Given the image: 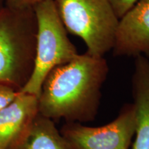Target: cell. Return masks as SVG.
<instances>
[{
	"label": "cell",
	"mask_w": 149,
	"mask_h": 149,
	"mask_svg": "<svg viewBox=\"0 0 149 149\" xmlns=\"http://www.w3.org/2000/svg\"><path fill=\"white\" fill-rule=\"evenodd\" d=\"M108 73L104 57L87 53L56 66L43 82L38 97L39 113L53 121L92 122L97 115Z\"/></svg>",
	"instance_id": "1"
},
{
	"label": "cell",
	"mask_w": 149,
	"mask_h": 149,
	"mask_svg": "<svg viewBox=\"0 0 149 149\" xmlns=\"http://www.w3.org/2000/svg\"><path fill=\"white\" fill-rule=\"evenodd\" d=\"M37 19L33 8L0 10V83L19 91L33 73Z\"/></svg>",
	"instance_id": "2"
},
{
	"label": "cell",
	"mask_w": 149,
	"mask_h": 149,
	"mask_svg": "<svg viewBox=\"0 0 149 149\" xmlns=\"http://www.w3.org/2000/svg\"><path fill=\"white\" fill-rule=\"evenodd\" d=\"M67 32L78 36L86 53L104 57L113 49L120 19L109 0H54Z\"/></svg>",
	"instance_id": "3"
},
{
	"label": "cell",
	"mask_w": 149,
	"mask_h": 149,
	"mask_svg": "<svg viewBox=\"0 0 149 149\" xmlns=\"http://www.w3.org/2000/svg\"><path fill=\"white\" fill-rule=\"evenodd\" d=\"M37 19L36 52L33 73L19 92L39 97L48 74L78 55L68 37L54 0H43L33 7Z\"/></svg>",
	"instance_id": "4"
},
{
	"label": "cell",
	"mask_w": 149,
	"mask_h": 149,
	"mask_svg": "<svg viewBox=\"0 0 149 149\" xmlns=\"http://www.w3.org/2000/svg\"><path fill=\"white\" fill-rule=\"evenodd\" d=\"M135 104H127L109 124L90 127L78 122H66L60 133L71 149H129L137 129Z\"/></svg>",
	"instance_id": "5"
},
{
	"label": "cell",
	"mask_w": 149,
	"mask_h": 149,
	"mask_svg": "<svg viewBox=\"0 0 149 149\" xmlns=\"http://www.w3.org/2000/svg\"><path fill=\"white\" fill-rule=\"evenodd\" d=\"M113 50L115 56L149 57V0H138L120 19Z\"/></svg>",
	"instance_id": "6"
},
{
	"label": "cell",
	"mask_w": 149,
	"mask_h": 149,
	"mask_svg": "<svg viewBox=\"0 0 149 149\" xmlns=\"http://www.w3.org/2000/svg\"><path fill=\"white\" fill-rule=\"evenodd\" d=\"M38 113V97L19 91L13 101L0 111V149L15 146Z\"/></svg>",
	"instance_id": "7"
},
{
	"label": "cell",
	"mask_w": 149,
	"mask_h": 149,
	"mask_svg": "<svg viewBox=\"0 0 149 149\" xmlns=\"http://www.w3.org/2000/svg\"><path fill=\"white\" fill-rule=\"evenodd\" d=\"M132 85L137 120L133 149H149V61L145 56L136 57Z\"/></svg>",
	"instance_id": "8"
},
{
	"label": "cell",
	"mask_w": 149,
	"mask_h": 149,
	"mask_svg": "<svg viewBox=\"0 0 149 149\" xmlns=\"http://www.w3.org/2000/svg\"><path fill=\"white\" fill-rule=\"evenodd\" d=\"M10 149H71L51 119L38 113L26 133Z\"/></svg>",
	"instance_id": "9"
},
{
	"label": "cell",
	"mask_w": 149,
	"mask_h": 149,
	"mask_svg": "<svg viewBox=\"0 0 149 149\" xmlns=\"http://www.w3.org/2000/svg\"><path fill=\"white\" fill-rule=\"evenodd\" d=\"M18 93L19 91L14 87L0 83V111L13 101Z\"/></svg>",
	"instance_id": "10"
},
{
	"label": "cell",
	"mask_w": 149,
	"mask_h": 149,
	"mask_svg": "<svg viewBox=\"0 0 149 149\" xmlns=\"http://www.w3.org/2000/svg\"><path fill=\"white\" fill-rule=\"evenodd\" d=\"M115 13L120 19L129 10L138 0H109Z\"/></svg>",
	"instance_id": "11"
},
{
	"label": "cell",
	"mask_w": 149,
	"mask_h": 149,
	"mask_svg": "<svg viewBox=\"0 0 149 149\" xmlns=\"http://www.w3.org/2000/svg\"><path fill=\"white\" fill-rule=\"evenodd\" d=\"M43 0H3L4 6L10 8L20 9L33 8Z\"/></svg>",
	"instance_id": "12"
},
{
	"label": "cell",
	"mask_w": 149,
	"mask_h": 149,
	"mask_svg": "<svg viewBox=\"0 0 149 149\" xmlns=\"http://www.w3.org/2000/svg\"><path fill=\"white\" fill-rule=\"evenodd\" d=\"M4 6V2H3V0H0V10H1Z\"/></svg>",
	"instance_id": "13"
}]
</instances>
